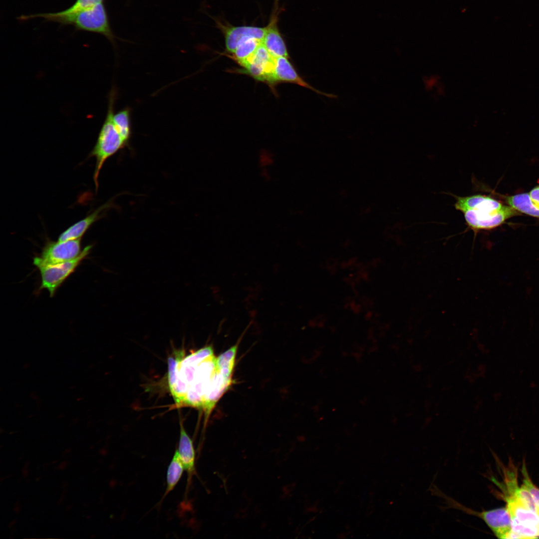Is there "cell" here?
<instances>
[{
	"mask_svg": "<svg viewBox=\"0 0 539 539\" xmlns=\"http://www.w3.org/2000/svg\"><path fill=\"white\" fill-rule=\"evenodd\" d=\"M217 358L211 345L184 354L168 380L175 402L203 410L206 420L232 384L234 367L219 364Z\"/></svg>",
	"mask_w": 539,
	"mask_h": 539,
	"instance_id": "6da1fadb",
	"label": "cell"
},
{
	"mask_svg": "<svg viewBox=\"0 0 539 539\" xmlns=\"http://www.w3.org/2000/svg\"><path fill=\"white\" fill-rule=\"evenodd\" d=\"M455 207L463 213L468 227L474 231L495 228L507 219L504 205L486 195L456 197Z\"/></svg>",
	"mask_w": 539,
	"mask_h": 539,
	"instance_id": "7a4b0ae2",
	"label": "cell"
},
{
	"mask_svg": "<svg viewBox=\"0 0 539 539\" xmlns=\"http://www.w3.org/2000/svg\"><path fill=\"white\" fill-rule=\"evenodd\" d=\"M506 508L511 520L512 539L539 538V515L528 508L519 494L516 471L505 474Z\"/></svg>",
	"mask_w": 539,
	"mask_h": 539,
	"instance_id": "3957f363",
	"label": "cell"
},
{
	"mask_svg": "<svg viewBox=\"0 0 539 539\" xmlns=\"http://www.w3.org/2000/svg\"><path fill=\"white\" fill-rule=\"evenodd\" d=\"M35 17H42L47 21L57 22L63 25H73L78 30L101 34L113 43H115L116 38L110 27L103 2L71 13H65L61 11L21 15L17 19L24 20Z\"/></svg>",
	"mask_w": 539,
	"mask_h": 539,
	"instance_id": "277c9868",
	"label": "cell"
},
{
	"mask_svg": "<svg viewBox=\"0 0 539 539\" xmlns=\"http://www.w3.org/2000/svg\"><path fill=\"white\" fill-rule=\"evenodd\" d=\"M116 96V91L113 87L109 95L108 107L105 119L95 146L89 155V157H94L96 159L93 178L96 191L98 188L100 172L106 161L129 145L118 132L113 121Z\"/></svg>",
	"mask_w": 539,
	"mask_h": 539,
	"instance_id": "5b68a950",
	"label": "cell"
},
{
	"mask_svg": "<svg viewBox=\"0 0 539 539\" xmlns=\"http://www.w3.org/2000/svg\"><path fill=\"white\" fill-rule=\"evenodd\" d=\"M92 248L91 245L86 246L80 255L73 260L38 268L41 276L39 290L46 289L49 292L50 296L53 297L63 282L86 258Z\"/></svg>",
	"mask_w": 539,
	"mask_h": 539,
	"instance_id": "8992f818",
	"label": "cell"
},
{
	"mask_svg": "<svg viewBox=\"0 0 539 539\" xmlns=\"http://www.w3.org/2000/svg\"><path fill=\"white\" fill-rule=\"evenodd\" d=\"M81 239L54 242L47 240L41 253L33 260V265L39 268L73 260L81 252Z\"/></svg>",
	"mask_w": 539,
	"mask_h": 539,
	"instance_id": "52a82bcc",
	"label": "cell"
},
{
	"mask_svg": "<svg viewBox=\"0 0 539 539\" xmlns=\"http://www.w3.org/2000/svg\"><path fill=\"white\" fill-rule=\"evenodd\" d=\"M456 504L454 507L482 519L497 538L511 539V520L506 507L477 512Z\"/></svg>",
	"mask_w": 539,
	"mask_h": 539,
	"instance_id": "ba28073f",
	"label": "cell"
},
{
	"mask_svg": "<svg viewBox=\"0 0 539 539\" xmlns=\"http://www.w3.org/2000/svg\"><path fill=\"white\" fill-rule=\"evenodd\" d=\"M274 75L275 80L283 81L297 84L299 86L310 89L316 94L322 95L330 98H335L337 95L323 92L320 91L306 82L298 73L293 65L288 60V57H278L274 58Z\"/></svg>",
	"mask_w": 539,
	"mask_h": 539,
	"instance_id": "9c48e42d",
	"label": "cell"
},
{
	"mask_svg": "<svg viewBox=\"0 0 539 539\" xmlns=\"http://www.w3.org/2000/svg\"><path fill=\"white\" fill-rule=\"evenodd\" d=\"M112 202H108L91 212L83 219L78 221L61 233L58 241H64L80 239L91 226L101 219L107 210L111 207Z\"/></svg>",
	"mask_w": 539,
	"mask_h": 539,
	"instance_id": "30bf717a",
	"label": "cell"
},
{
	"mask_svg": "<svg viewBox=\"0 0 539 539\" xmlns=\"http://www.w3.org/2000/svg\"><path fill=\"white\" fill-rule=\"evenodd\" d=\"M222 27L226 49L232 53L234 51L238 44L246 37H254L262 41L267 29V27L253 26Z\"/></svg>",
	"mask_w": 539,
	"mask_h": 539,
	"instance_id": "8fae6325",
	"label": "cell"
},
{
	"mask_svg": "<svg viewBox=\"0 0 539 539\" xmlns=\"http://www.w3.org/2000/svg\"><path fill=\"white\" fill-rule=\"evenodd\" d=\"M276 12L272 14L270 22L266 26L262 43L273 57H288L285 43L277 26V15Z\"/></svg>",
	"mask_w": 539,
	"mask_h": 539,
	"instance_id": "7c38bea8",
	"label": "cell"
},
{
	"mask_svg": "<svg viewBox=\"0 0 539 539\" xmlns=\"http://www.w3.org/2000/svg\"><path fill=\"white\" fill-rule=\"evenodd\" d=\"M177 450L185 470L190 477L195 472V450L192 440L186 432L181 422Z\"/></svg>",
	"mask_w": 539,
	"mask_h": 539,
	"instance_id": "4fadbf2b",
	"label": "cell"
},
{
	"mask_svg": "<svg viewBox=\"0 0 539 539\" xmlns=\"http://www.w3.org/2000/svg\"><path fill=\"white\" fill-rule=\"evenodd\" d=\"M184 470V467L176 449L167 469L166 488L163 497L174 490L180 480Z\"/></svg>",
	"mask_w": 539,
	"mask_h": 539,
	"instance_id": "5bb4252c",
	"label": "cell"
},
{
	"mask_svg": "<svg viewBox=\"0 0 539 539\" xmlns=\"http://www.w3.org/2000/svg\"><path fill=\"white\" fill-rule=\"evenodd\" d=\"M508 205L518 212L539 218V208L532 201L529 193H521L506 198Z\"/></svg>",
	"mask_w": 539,
	"mask_h": 539,
	"instance_id": "9a60e30c",
	"label": "cell"
},
{
	"mask_svg": "<svg viewBox=\"0 0 539 539\" xmlns=\"http://www.w3.org/2000/svg\"><path fill=\"white\" fill-rule=\"evenodd\" d=\"M113 121L123 138L129 144L131 137V110L124 108L113 115Z\"/></svg>",
	"mask_w": 539,
	"mask_h": 539,
	"instance_id": "2e32d148",
	"label": "cell"
},
{
	"mask_svg": "<svg viewBox=\"0 0 539 539\" xmlns=\"http://www.w3.org/2000/svg\"><path fill=\"white\" fill-rule=\"evenodd\" d=\"M262 41L254 37H248L242 40L233 52L235 59L239 64L249 59L255 52Z\"/></svg>",
	"mask_w": 539,
	"mask_h": 539,
	"instance_id": "e0dca14e",
	"label": "cell"
},
{
	"mask_svg": "<svg viewBox=\"0 0 539 539\" xmlns=\"http://www.w3.org/2000/svg\"><path fill=\"white\" fill-rule=\"evenodd\" d=\"M104 0H76L70 7L61 11V12L65 13L76 12L89 8L99 3L103 2Z\"/></svg>",
	"mask_w": 539,
	"mask_h": 539,
	"instance_id": "ac0fdd59",
	"label": "cell"
},
{
	"mask_svg": "<svg viewBox=\"0 0 539 539\" xmlns=\"http://www.w3.org/2000/svg\"><path fill=\"white\" fill-rule=\"evenodd\" d=\"M529 194L533 203L539 208V185L534 188Z\"/></svg>",
	"mask_w": 539,
	"mask_h": 539,
	"instance_id": "d6986e66",
	"label": "cell"
},
{
	"mask_svg": "<svg viewBox=\"0 0 539 539\" xmlns=\"http://www.w3.org/2000/svg\"><path fill=\"white\" fill-rule=\"evenodd\" d=\"M29 465V463L28 462H25L24 465V466H23V468L22 469L21 473H22V474L23 477H24V478H26V477H27L28 476L29 470L28 469V467Z\"/></svg>",
	"mask_w": 539,
	"mask_h": 539,
	"instance_id": "ffe728a7",
	"label": "cell"
},
{
	"mask_svg": "<svg viewBox=\"0 0 539 539\" xmlns=\"http://www.w3.org/2000/svg\"><path fill=\"white\" fill-rule=\"evenodd\" d=\"M68 465V462L67 461H63L60 462V463L57 467V469L59 470H64Z\"/></svg>",
	"mask_w": 539,
	"mask_h": 539,
	"instance_id": "44dd1931",
	"label": "cell"
},
{
	"mask_svg": "<svg viewBox=\"0 0 539 539\" xmlns=\"http://www.w3.org/2000/svg\"><path fill=\"white\" fill-rule=\"evenodd\" d=\"M13 510L16 514H18L20 513L21 510V507L19 505V502L18 501H17L15 503Z\"/></svg>",
	"mask_w": 539,
	"mask_h": 539,
	"instance_id": "7402d4cb",
	"label": "cell"
},
{
	"mask_svg": "<svg viewBox=\"0 0 539 539\" xmlns=\"http://www.w3.org/2000/svg\"><path fill=\"white\" fill-rule=\"evenodd\" d=\"M65 495L64 494H61V496L57 502L58 505H60L63 503L65 499Z\"/></svg>",
	"mask_w": 539,
	"mask_h": 539,
	"instance_id": "603a6c76",
	"label": "cell"
},
{
	"mask_svg": "<svg viewBox=\"0 0 539 539\" xmlns=\"http://www.w3.org/2000/svg\"><path fill=\"white\" fill-rule=\"evenodd\" d=\"M16 522H17V520L16 519H13V520H12L11 522H9V523L8 524V527L9 528H13V526H14V525L16 523Z\"/></svg>",
	"mask_w": 539,
	"mask_h": 539,
	"instance_id": "cb8c5ba5",
	"label": "cell"
},
{
	"mask_svg": "<svg viewBox=\"0 0 539 539\" xmlns=\"http://www.w3.org/2000/svg\"><path fill=\"white\" fill-rule=\"evenodd\" d=\"M71 452V449H66V450H65L64 451V452H63V455H66V454H69V453H70Z\"/></svg>",
	"mask_w": 539,
	"mask_h": 539,
	"instance_id": "d4e9b609",
	"label": "cell"
},
{
	"mask_svg": "<svg viewBox=\"0 0 539 539\" xmlns=\"http://www.w3.org/2000/svg\"><path fill=\"white\" fill-rule=\"evenodd\" d=\"M72 505H68V506H67V507H66V510H67V511H70V510H71V509H72Z\"/></svg>",
	"mask_w": 539,
	"mask_h": 539,
	"instance_id": "484cf974",
	"label": "cell"
},
{
	"mask_svg": "<svg viewBox=\"0 0 539 539\" xmlns=\"http://www.w3.org/2000/svg\"><path fill=\"white\" fill-rule=\"evenodd\" d=\"M67 485L68 484H67V483H63V484L62 485V488H66L67 486Z\"/></svg>",
	"mask_w": 539,
	"mask_h": 539,
	"instance_id": "4316f807",
	"label": "cell"
},
{
	"mask_svg": "<svg viewBox=\"0 0 539 539\" xmlns=\"http://www.w3.org/2000/svg\"><path fill=\"white\" fill-rule=\"evenodd\" d=\"M40 479H41V477H37V478H36L35 479V481H36V482H38V481H39V480H40Z\"/></svg>",
	"mask_w": 539,
	"mask_h": 539,
	"instance_id": "83f0119b",
	"label": "cell"
},
{
	"mask_svg": "<svg viewBox=\"0 0 539 539\" xmlns=\"http://www.w3.org/2000/svg\"><path fill=\"white\" fill-rule=\"evenodd\" d=\"M91 516L90 515H88V516H86V519H87V520H89V519H91Z\"/></svg>",
	"mask_w": 539,
	"mask_h": 539,
	"instance_id": "f1b7e54d",
	"label": "cell"
},
{
	"mask_svg": "<svg viewBox=\"0 0 539 539\" xmlns=\"http://www.w3.org/2000/svg\"><path fill=\"white\" fill-rule=\"evenodd\" d=\"M83 506H85V507H87V506H88V504H85V503H84V504H83Z\"/></svg>",
	"mask_w": 539,
	"mask_h": 539,
	"instance_id": "f546056e",
	"label": "cell"
},
{
	"mask_svg": "<svg viewBox=\"0 0 539 539\" xmlns=\"http://www.w3.org/2000/svg\"><path fill=\"white\" fill-rule=\"evenodd\" d=\"M56 462H57V461H54L53 462H52V463L54 464L55 463H56Z\"/></svg>",
	"mask_w": 539,
	"mask_h": 539,
	"instance_id": "4dcf8cb0",
	"label": "cell"
},
{
	"mask_svg": "<svg viewBox=\"0 0 539 539\" xmlns=\"http://www.w3.org/2000/svg\"><path fill=\"white\" fill-rule=\"evenodd\" d=\"M537 513H538V515H539V510H538V511H537Z\"/></svg>",
	"mask_w": 539,
	"mask_h": 539,
	"instance_id": "1f68e13d",
	"label": "cell"
}]
</instances>
